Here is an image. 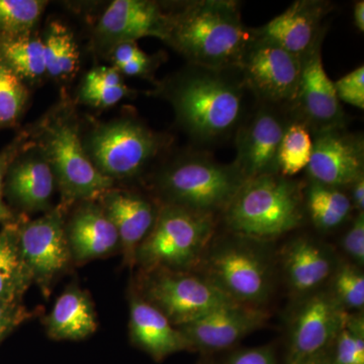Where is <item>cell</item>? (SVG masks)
I'll return each mask as SVG.
<instances>
[{"instance_id": "obj_1", "label": "cell", "mask_w": 364, "mask_h": 364, "mask_svg": "<svg viewBox=\"0 0 364 364\" xmlns=\"http://www.w3.org/2000/svg\"><path fill=\"white\" fill-rule=\"evenodd\" d=\"M249 91L238 68L191 65L170 90L177 119L200 143L221 142L245 121Z\"/></svg>"}, {"instance_id": "obj_2", "label": "cell", "mask_w": 364, "mask_h": 364, "mask_svg": "<svg viewBox=\"0 0 364 364\" xmlns=\"http://www.w3.org/2000/svg\"><path fill=\"white\" fill-rule=\"evenodd\" d=\"M253 30L242 21L240 4L233 0H196L169 14L166 42L191 65L238 68Z\"/></svg>"}, {"instance_id": "obj_3", "label": "cell", "mask_w": 364, "mask_h": 364, "mask_svg": "<svg viewBox=\"0 0 364 364\" xmlns=\"http://www.w3.org/2000/svg\"><path fill=\"white\" fill-rule=\"evenodd\" d=\"M222 215L228 232L272 242L303 224L306 215L304 188L279 173L249 179Z\"/></svg>"}, {"instance_id": "obj_4", "label": "cell", "mask_w": 364, "mask_h": 364, "mask_svg": "<svg viewBox=\"0 0 364 364\" xmlns=\"http://www.w3.org/2000/svg\"><path fill=\"white\" fill-rule=\"evenodd\" d=\"M270 243L231 232L214 237L196 272L235 303L263 308L274 289Z\"/></svg>"}, {"instance_id": "obj_5", "label": "cell", "mask_w": 364, "mask_h": 364, "mask_svg": "<svg viewBox=\"0 0 364 364\" xmlns=\"http://www.w3.org/2000/svg\"><path fill=\"white\" fill-rule=\"evenodd\" d=\"M215 215L164 203L136 249L142 272H196L215 234Z\"/></svg>"}, {"instance_id": "obj_6", "label": "cell", "mask_w": 364, "mask_h": 364, "mask_svg": "<svg viewBox=\"0 0 364 364\" xmlns=\"http://www.w3.org/2000/svg\"><path fill=\"white\" fill-rule=\"evenodd\" d=\"M245 181L233 164L198 153L163 170L158 188L167 205L215 215L224 212Z\"/></svg>"}, {"instance_id": "obj_7", "label": "cell", "mask_w": 364, "mask_h": 364, "mask_svg": "<svg viewBox=\"0 0 364 364\" xmlns=\"http://www.w3.org/2000/svg\"><path fill=\"white\" fill-rule=\"evenodd\" d=\"M141 280L138 294L177 328L233 301L196 272L154 270Z\"/></svg>"}, {"instance_id": "obj_8", "label": "cell", "mask_w": 364, "mask_h": 364, "mask_svg": "<svg viewBox=\"0 0 364 364\" xmlns=\"http://www.w3.org/2000/svg\"><path fill=\"white\" fill-rule=\"evenodd\" d=\"M45 154L66 205L100 198L114 186L91 161L73 124L59 123L48 131Z\"/></svg>"}, {"instance_id": "obj_9", "label": "cell", "mask_w": 364, "mask_h": 364, "mask_svg": "<svg viewBox=\"0 0 364 364\" xmlns=\"http://www.w3.org/2000/svg\"><path fill=\"white\" fill-rule=\"evenodd\" d=\"M157 134L131 119L100 127L88 140L86 153L97 168L114 179L130 178L142 171L161 147Z\"/></svg>"}, {"instance_id": "obj_10", "label": "cell", "mask_w": 364, "mask_h": 364, "mask_svg": "<svg viewBox=\"0 0 364 364\" xmlns=\"http://www.w3.org/2000/svg\"><path fill=\"white\" fill-rule=\"evenodd\" d=\"M238 69L244 85L261 104L277 107H291L294 104L301 78V58L254 36Z\"/></svg>"}, {"instance_id": "obj_11", "label": "cell", "mask_w": 364, "mask_h": 364, "mask_svg": "<svg viewBox=\"0 0 364 364\" xmlns=\"http://www.w3.org/2000/svg\"><path fill=\"white\" fill-rule=\"evenodd\" d=\"M347 314L329 289L299 298L289 322L287 363L304 364L330 350Z\"/></svg>"}, {"instance_id": "obj_12", "label": "cell", "mask_w": 364, "mask_h": 364, "mask_svg": "<svg viewBox=\"0 0 364 364\" xmlns=\"http://www.w3.org/2000/svg\"><path fill=\"white\" fill-rule=\"evenodd\" d=\"M62 208L20 224L18 243L21 257L32 274L33 282L49 296L53 282L72 262Z\"/></svg>"}, {"instance_id": "obj_13", "label": "cell", "mask_w": 364, "mask_h": 364, "mask_svg": "<svg viewBox=\"0 0 364 364\" xmlns=\"http://www.w3.org/2000/svg\"><path fill=\"white\" fill-rule=\"evenodd\" d=\"M291 119L279 107L261 104L237 130L236 158L232 163L245 181L279 173V150Z\"/></svg>"}, {"instance_id": "obj_14", "label": "cell", "mask_w": 364, "mask_h": 364, "mask_svg": "<svg viewBox=\"0 0 364 364\" xmlns=\"http://www.w3.org/2000/svg\"><path fill=\"white\" fill-rule=\"evenodd\" d=\"M324 36L316 42L301 58V72L298 93L289 109L294 119L301 121L314 132L344 128L345 112L342 109L334 82L326 73L322 61Z\"/></svg>"}, {"instance_id": "obj_15", "label": "cell", "mask_w": 364, "mask_h": 364, "mask_svg": "<svg viewBox=\"0 0 364 364\" xmlns=\"http://www.w3.org/2000/svg\"><path fill=\"white\" fill-rule=\"evenodd\" d=\"M313 151L306 173L311 182L344 189L364 176L363 135L344 128L314 132Z\"/></svg>"}, {"instance_id": "obj_16", "label": "cell", "mask_w": 364, "mask_h": 364, "mask_svg": "<svg viewBox=\"0 0 364 364\" xmlns=\"http://www.w3.org/2000/svg\"><path fill=\"white\" fill-rule=\"evenodd\" d=\"M267 320L264 308L230 301L178 329L188 339L191 350L207 353L231 348L262 328Z\"/></svg>"}, {"instance_id": "obj_17", "label": "cell", "mask_w": 364, "mask_h": 364, "mask_svg": "<svg viewBox=\"0 0 364 364\" xmlns=\"http://www.w3.org/2000/svg\"><path fill=\"white\" fill-rule=\"evenodd\" d=\"M330 9L331 4L328 1L296 0L267 25L253 30L254 36L303 58L325 36L322 21Z\"/></svg>"}, {"instance_id": "obj_18", "label": "cell", "mask_w": 364, "mask_h": 364, "mask_svg": "<svg viewBox=\"0 0 364 364\" xmlns=\"http://www.w3.org/2000/svg\"><path fill=\"white\" fill-rule=\"evenodd\" d=\"M169 14L157 2L147 0H116L102 14L97 26L100 37L119 45L153 37L168 38Z\"/></svg>"}, {"instance_id": "obj_19", "label": "cell", "mask_w": 364, "mask_h": 364, "mask_svg": "<svg viewBox=\"0 0 364 364\" xmlns=\"http://www.w3.org/2000/svg\"><path fill=\"white\" fill-rule=\"evenodd\" d=\"M282 264L287 286L301 298L322 289L338 262L325 244L312 237L299 236L284 245Z\"/></svg>"}, {"instance_id": "obj_20", "label": "cell", "mask_w": 364, "mask_h": 364, "mask_svg": "<svg viewBox=\"0 0 364 364\" xmlns=\"http://www.w3.org/2000/svg\"><path fill=\"white\" fill-rule=\"evenodd\" d=\"M129 331L132 343L157 363L177 352L193 351L183 333L136 291L130 296Z\"/></svg>"}, {"instance_id": "obj_21", "label": "cell", "mask_w": 364, "mask_h": 364, "mask_svg": "<svg viewBox=\"0 0 364 364\" xmlns=\"http://www.w3.org/2000/svg\"><path fill=\"white\" fill-rule=\"evenodd\" d=\"M65 227L72 260L75 262L105 257L121 248L116 227L97 203H83Z\"/></svg>"}, {"instance_id": "obj_22", "label": "cell", "mask_w": 364, "mask_h": 364, "mask_svg": "<svg viewBox=\"0 0 364 364\" xmlns=\"http://www.w3.org/2000/svg\"><path fill=\"white\" fill-rule=\"evenodd\" d=\"M100 198L119 234L124 262L133 267L136 249L154 225L158 210L149 200L130 191L109 189Z\"/></svg>"}, {"instance_id": "obj_23", "label": "cell", "mask_w": 364, "mask_h": 364, "mask_svg": "<svg viewBox=\"0 0 364 364\" xmlns=\"http://www.w3.org/2000/svg\"><path fill=\"white\" fill-rule=\"evenodd\" d=\"M44 325L48 336L57 341H80L95 334L98 324L90 294L75 284L67 287L45 318Z\"/></svg>"}, {"instance_id": "obj_24", "label": "cell", "mask_w": 364, "mask_h": 364, "mask_svg": "<svg viewBox=\"0 0 364 364\" xmlns=\"http://www.w3.org/2000/svg\"><path fill=\"white\" fill-rule=\"evenodd\" d=\"M54 173L42 158L23 160L11 169L9 191L21 207L30 212L47 210L55 191Z\"/></svg>"}, {"instance_id": "obj_25", "label": "cell", "mask_w": 364, "mask_h": 364, "mask_svg": "<svg viewBox=\"0 0 364 364\" xmlns=\"http://www.w3.org/2000/svg\"><path fill=\"white\" fill-rule=\"evenodd\" d=\"M20 223H9L0 232V301L21 304L33 284L32 274L21 257L18 243Z\"/></svg>"}, {"instance_id": "obj_26", "label": "cell", "mask_w": 364, "mask_h": 364, "mask_svg": "<svg viewBox=\"0 0 364 364\" xmlns=\"http://www.w3.org/2000/svg\"><path fill=\"white\" fill-rule=\"evenodd\" d=\"M306 214L318 231L329 232L341 226L353 207L350 198L341 188L311 182L304 189Z\"/></svg>"}, {"instance_id": "obj_27", "label": "cell", "mask_w": 364, "mask_h": 364, "mask_svg": "<svg viewBox=\"0 0 364 364\" xmlns=\"http://www.w3.org/2000/svg\"><path fill=\"white\" fill-rule=\"evenodd\" d=\"M0 53L18 77L35 79L46 73L43 41L26 33L14 36L1 43Z\"/></svg>"}, {"instance_id": "obj_28", "label": "cell", "mask_w": 364, "mask_h": 364, "mask_svg": "<svg viewBox=\"0 0 364 364\" xmlns=\"http://www.w3.org/2000/svg\"><path fill=\"white\" fill-rule=\"evenodd\" d=\"M312 151L313 136L310 129L301 121L291 119L280 142L277 157L280 176L291 178L306 169Z\"/></svg>"}, {"instance_id": "obj_29", "label": "cell", "mask_w": 364, "mask_h": 364, "mask_svg": "<svg viewBox=\"0 0 364 364\" xmlns=\"http://www.w3.org/2000/svg\"><path fill=\"white\" fill-rule=\"evenodd\" d=\"M43 44L46 72L50 75L66 76L78 68V47L66 26L52 23Z\"/></svg>"}, {"instance_id": "obj_30", "label": "cell", "mask_w": 364, "mask_h": 364, "mask_svg": "<svg viewBox=\"0 0 364 364\" xmlns=\"http://www.w3.org/2000/svg\"><path fill=\"white\" fill-rule=\"evenodd\" d=\"M127 93L128 88L122 81L121 73L109 67H98L91 70L86 75L81 90L83 100L97 107L116 105Z\"/></svg>"}, {"instance_id": "obj_31", "label": "cell", "mask_w": 364, "mask_h": 364, "mask_svg": "<svg viewBox=\"0 0 364 364\" xmlns=\"http://www.w3.org/2000/svg\"><path fill=\"white\" fill-rule=\"evenodd\" d=\"M329 280L330 293L346 312L363 310L364 275L360 267L351 263H338Z\"/></svg>"}, {"instance_id": "obj_32", "label": "cell", "mask_w": 364, "mask_h": 364, "mask_svg": "<svg viewBox=\"0 0 364 364\" xmlns=\"http://www.w3.org/2000/svg\"><path fill=\"white\" fill-rule=\"evenodd\" d=\"M335 364H364V318L363 312L347 314L334 342Z\"/></svg>"}, {"instance_id": "obj_33", "label": "cell", "mask_w": 364, "mask_h": 364, "mask_svg": "<svg viewBox=\"0 0 364 364\" xmlns=\"http://www.w3.org/2000/svg\"><path fill=\"white\" fill-rule=\"evenodd\" d=\"M44 6L40 0H0V31L11 37L26 33L39 20Z\"/></svg>"}, {"instance_id": "obj_34", "label": "cell", "mask_w": 364, "mask_h": 364, "mask_svg": "<svg viewBox=\"0 0 364 364\" xmlns=\"http://www.w3.org/2000/svg\"><path fill=\"white\" fill-rule=\"evenodd\" d=\"M26 90L21 77L0 63V124L13 123L23 109Z\"/></svg>"}, {"instance_id": "obj_35", "label": "cell", "mask_w": 364, "mask_h": 364, "mask_svg": "<svg viewBox=\"0 0 364 364\" xmlns=\"http://www.w3.org/2000/svg\"><path fill=\"white\" fill-rule=\"evenodd\" d=\"M337 97L345 104L364 109V66H358L334 82Z\"/></svg>"}, {"instance_id": "obj_36", "label": "cell", "mask_w": 364, "mask_h": 364, "mask_svg": "<svg viewBox=\"0 0 364 364\" xmlns=\"http://www.w3.org/2000/svg\"><path fill=\"white\" fill-rule=\"evenodd\" d=\"M342 248L358 267L364 264V212L358 213L342 238Z\"/></svg>"}, {"instance_id": "obj_37", "label": "cell", "mask_w": 364, "mask_h": 364, "mask_svg": "<svg viewBox=\"0 0 364 364\" xmlns=\"http://www.w3.org/2000/svg\"><path fill=\"white\" fill-rule=\"evenodd\" d=\"M30 313L21 304L0 301V340L25 322Z\"/></svg>"}, {"instance_id": "obj_38", "label": "cell", "mask_w": 364, "mask_h": 364, "mask_svg": "<svg viewBox=\"0 0 364 364\" xmlns=\"http://www.w3.org/2000/svg\"><path fill=\"white\" fill-rule=\"evenodd\" d=\"M226 364H277L272 346L241 349L228 358Z\"/></svg>"}, {"instance_id": "obj_39", "label": "cell", "mask_w": 364, "mask_h": 364, "mask_svg": "<svg viewBox=\"0 0 364 364\" xmlns=\"http://www.w3.org/2000/svg\"><path fill=\"white\" fill-rule=\"evenodd\" d=\"M144 54L145 53L140 50L136 42L122 43V44L117 45L114 48V61L117 68V67L124 65L132 60L139 58Z\"/></svg>"}, {"instance_id": "obj_40", "label": "cell", "mask_w": 364, "mask_h": 364, "mask_svg": "<svg viewBox=\"0 0 364 364\" xmlns=\"http://www.w3.org/2000/svg\"><path fill=\"white\" fill-rule=\"evenodd\" d=\"M11 153L6 152L4 154L0 155V223H9L13 222L14 215L13 213L11 212L9 208L6 207V203L2 200V186H4V177L6 174L7 165L9 164V160H11Z\"/></svg>"}, {"instance_id": "obj_41", "label": "cell", "mask_w": 364, "mask_h": 364, "mask_svg": "<svg viewBox=\"0 0 364 364\" xmlns=\"http://www.w3.org/2000/svg\"><path fill=\"white\" fill-rule=\"evenodd\" d=\"M149 65L150 59L148 58L147 55L144 54L142 56L139 57V58L132 60L128 63L117 67L116 69L119 73L122 72L124 75L136 76L142 75L145 72H147Z\"/></svg>"}, {"instance_id": "obj_42", "label": "cell", "mask_w": 364, "mask_h": 364, "mask_svg": "<svg viewBox=\"0 0 364 364\" xmlns=\"http://www.w3.org/2000/svg\"><path fill=\"white\" fill-rule=\"evenodd\" d=\"M349 188H350L349 198H350L353 210H358V213H363L364 210V176L356 179Z\"/></svg>"}, {"instance_id": "obj_43", "label": "cell", "mask_w": 364, "mask_h": 364, "mask_svg": "<svg viewBox=\"0 0 364 364\" xmlns=\"http://www.w3.org/2000/svg\"><path fill=\"white\" fill-rule=\"evenodd\" d=\"M353 20L354 25L360 31L361 33L364 32V1L360 0L358 1L354 6L353 9Z\"/></svg>"}, {"instance_id": "obj_44", "label": "cell", "mask_w": 364, "mask_h": 364, "mask_svg": "<svg viewBox=\"0 0 364 364\" xmlns=\"http://www.w3.org/2000/svg\"><path fill=\"white\" fill-rule=\"evenodd\" d=\"M304 364H335V363L331 352L328 350L320 354V355L316 356V358L310 359Z\"/></svg>"}, {"instance_id": "obj_45", "label": "cell", "mask_w": 364, "mask_h": 364, "mask_svg": "<svg viewBox=\"0 0 364 364\" xmlns=\"http://www.w3.org/2000/svg\"><path fill=\"white\" fill-rule=\"evenodd\" d=\"M200 364H207V363H200Z\"/></svg>"}]
</instances>
